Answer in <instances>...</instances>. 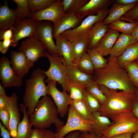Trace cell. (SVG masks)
<instances>
[{
  "mask_svg": "<svg viewBox=\"0 0 138 138\" xmlns=\"http://www.w3.org/2000/svg\"><path fill=\"white\" fill-rule=\"evenodd\" d=\"M117 58L109 57L104 67L95 70L94 81L99 85L114 90H133L134 87L126 71L118 64Z\"/></svg>",
  "mask_w": 138,
  "mask_h": 138,
  "instance_id": "cell-1",
  "label": "cell"
},
{
  "mask_svg": "<svg viewBox=\"0 0 138 138\" xmlns=\"http://www.w3.org/2000/svg\"><path fill=\"white\" fill-rule=\"evenodd\" d=\"M99 85L106 98V102L100 105L98 111L101 115L110 119L120 113L132 111L134 89L118 92L104 86Z\"/></svg>",
  "mask_w": 138,
  "mask_h": 138,
  "instance_id": "cell-2",
  "label": "cell"
},
{
  "mask_svg": "<svg viewBox=\"0 0 138 138\" xmlns=\"http://www.w3.org/2000/svg\"><path fill=\"white\" fill-rule=\"evenodd\" d=\"M59 115L54 101L48 95L39 100L34 112L29 116V121L34 128L47 129L53 124L57 128L64 125Z\"/></svg>",
  "mask_w": 138,
  "mask_h": 138,
  "instance_id": "cell-3",
  "label": "cell"
},
{
  "mask_svg": "<svg viewBox=\"0 0 138 138\" xmlns=\"http://www.w3.org/2000/svg\"><path fill=\"white\" fill-rule=\"evenodd\" d=\"M46 77L43 70L38 68L32 71L30 78L25 81L23 101L29 116L34 112L40 98L48 95V87L44 80Z\"/></svg>",
  "mask_w": 138,
  "mask_h": 138,
  "instance_id": "cell-4",
  "label": "cell"
},
{
  "mask_svg": "<svg viewBox=\"0 0 138 138\" xmlns=\"http://www.w3.org/2000/svg\"><path fill=\"white\" fill-rule=\"evenodd\" d=\"M111 125L101 138H110L120 134L138 132V119L132 111L123 112L112 117Z\"/></svg>",
  "mask_w": 138,
  "mask_h": 138,
  "instance_id": "cell-5",
  "label": "cell"
},
{
  "mask_svg": "<svg viewBox=\"0 0 138 138\" xmlns=\"http://www.w3.org/2000/svg\"><path fill=\"white\" fill-rule=\"evenodd\" d=\"M45 56L48 58L50 63L48 70H43L44 73L47 77L46 80H52L57 82L62 86L63 91L69 93L67 66L63 57L52 55L46 50Z\"/></svg>",
  "mask_w": 138,
  "mask_h": 138,
  "instance_id": "cell-6",
  "label": "cell"
},
{
  "mask_svg": "<svg viewBox=\"0 0 138 138\" xmlns=\"http://www.w3.org/2000/svg\"><path fill=\"white\" fill-rule=\"evenodd\" d=\"M109 12L108 8L103 10L95 15L88 16L83 20L81 24L76 28L67 30L61 35L64 38L73 42L89 36L90 30L96 23L103 21Z\"/></svg>",
  "mask_w": 138,
  "mask_h": 138,
  "instance_id": "cell-7",
  "label": "cell"
},
{
  "mask_svg": "<svg viewBox=\"0 0 138 138\" xmlns=\"http://www.w3.org/2000/svg\"><path fill=\"white\" fill-rule=\"evenodd\" d=\"M66 123L62 126L56 128L55 138H63L71 132L79 131L80 132L88 131L91 132L92 120H86L80 117L70 105L67 112Z\"/></svg>",
  "mask_w": 138,
  "mask_h": 138,
  "instance_id": "cell-8",
  "label": "cell"
},
{
  "mask_svg": "<svg viewBox=\"0 0 138 138\" xmlns=\"http://www.w3.org/2000/svg\"><path fill=\"white\" fill-rule=\"evenodd\" d=\"M53 25L51 22L45 21L38 22L35 37L39 40L45 47L46 50L54 56H60L53 39Z\"/></svg>",
  "mask_w": 138,
  "mask_h": 138,
  "instance_id": "cell-9",
  "label": "cell"
},
{
  "mask_svg": "<svg viewBox=\"0 0 138 138\" xmlns=\"http://www.w3.org/2000/svg\"><path fill=\"white\" fill-rule=\"evenodd\" d=\"M47 83L48 95L52 98L57 108L59 114L63 118L67 113L68 106L72 100L66 92L61 91L57 88V82L52 80H45Z\"/></svg>",
  "mask_w": 138,
  "mask_h": 138,
  "instance_id": "cell-10",
  "label": "cell"
},
{
  "mask_svg": "<svg viewBox=\"0 0 138 138\" xmlns=\"http://www.w3.org/2000/svg\"><path fill=\"white\" fill-rule=\"evenodd\" d=\"M18 50L34 63L40 58L45 57V47L41 41L34 37L22 41Z\"/></svg>",
  "mask_w": 138,
  "mask_h": 138,
  "instance_id": "cell-11",
  "label": "cell"
},
{
  "mask_svg": "<svg viewBox=\"0 0 138 138\" xmlns=\"http://www.w3.org/2000/svg\"><path fill=\"white\" fill-rule=\"evenodd\" d=\"M0 79L5 88L21 86L22 78L18 76L10 66V60L4 56L0 59Z\"/></svg>",
  "mask_w": 138,
  "mask_h": 138,
  "instance_id": "cell-12",
  "label": "cell"
},
{
  "mask_svg": "<svg viewBox=\"0 0 138 138\" xmlns=\"http://www.w3.org/2000/svg\"><path fill=\"white\" fill-rule=\"evenodd\" d=\"M62 0H57L50 6L41 11L32 13L31 17L38 22L43 20L56 24L66 15L64 13L62 3Z\"/></svg>",
  "mask_w": 138,
  "mask_h": 138,
  "instance_id": "cell-13",
  "label": "cell"
},
{
  "mask_svg": "<svg viewBox=\"0 0 138 138\" xmlns=\"http://www.w3.org/2000/svg\"><path fill=\"white\" fill-rule=\"evenodd\" d=\"M38 22L30 17L21 20L14 28L11 46L16 47L18 41L26 38L35 37Z\"/></svg>",
  "mask_w": 138,
  "mask_h": 138,
  "instance_id": "cell-14",
  "label": "cell"
},
{
  "mask_svg": "<svg viewBox=\"0 0 138 138\" xmlns=\"http://www.w3.org/2000/svg\"><path fill=\"white\" fill-rule=\"evenodd\" d=\"M18 95L15 92L7 97L10 115L9 131L11 137L13 138H15L16 136L18 125L21 120L20 109L18 105Z\"/></svg>",
  "mask_w": 138,
  "mask_h": 138,
  "instance_id": "cell-15",
  "label": "cell"
},
{
  "mask_svg": "<svg viewBox=\"0 0 138 138\" xmlns=\"http://www.w3.org/2000/svg\"><path fill=\"white\" fill-rule=\"evenodd\" d=\"M10 65L17 75L22 78L29 72L34 63L19 52L12 50L10 53Z\"/></svg>",
  "mask_w": 138,
  "mask_h": 138,
  "instance_id": "cell-16",
  "label": "cell"
},
{
  "mask_svg": "<svg viewBox=\"0 0 138 138\" xmlns=\"http://www.w3.org/2000/svg\"><path fill=\"white\" fill-rule=\"evenodd\" d=\"M76 12L66 15L55 25H53L52 34L55 39L64 32L75 29L83 21Z\"/></svg>",
  "mask_w": 138,
  "mask_h": 138,
  "instance_id": "cell-17",
  "label": "cell"
},
{
  "mask_svg": "<svg viewBox=\"0 0 138 138\" xmlns=\"http://www.w3.org/2000/svg\"><path fill=\"white\" fill-rule=\"evenodd\" d=\"M114 2L112 0H90L83 7L76 12L82 19L86 16L95 15L108 7Z\"/></svg>",
  "mask_w": 138,
  "mask_h": 138,
  "instance_id": "cell-18",
  "label": "cell"
},
{
  "mask_svg": "<svg viewBox=\"0 0 138 138\" xmlns=\"http://www.w3.org/2000/svg\"><path fill=\"white\" fill-rule=\"evenodd\" d=\"M22 20L10 8L7 0L0 7V31L14 28Z\"/></svg>",
  "mask_w": 138,
  "mask_h": 138,
  "instance_id": "cell-19",
  "label": "cell"
},
{
  "mask_svg": "<svg viewBox=\"0 0 138 138\" xmlns=\"http://www.w3.org/2000/svg\"><path fill=\"white\" fill-rule=\"evenodd\" d=\"M67 75L69 82L78 84L85 88L94 80V75L81 71L76 65L67 66Z\"/></svg>",
  "mask_w": 138,
  "mask_h": 138,
  "instance_id": "cell-20",
  "label": "cell"
},
{
  "mask_svg": "<svg viewBox=\"0 0 138 138\" xmlns=\"http://www.w3.org/2000/svg\"><path fill=\"white\" fill-rule=\"evenodd\" d=\"M120 34L119 32L109 28L95 49L103 56L110 55Z\"/></svg>",
  "mask_w": 138,
  "mask_h": 138,
  "instance_id": "cell-21",
  "label": "cell"
},
{
  "mask_svg": "<svg viewBox=\"0 0 138 138\" xmlns=\"http://www.w3.org/2000/svg\"><path fill=\"white\" fill-rule=\"evenodd\" d=\"M137 42L138 41L131 34H120L112 48L109 57L119 56L128 47Z\"/></svg>",
  "mask_w": 138,
  "mask_h": 138,
  "instance_id": "cell-22",
  "label": "cell"
},
{
  "mask_svg": "<svg viewBox=\"0 0 138 138\" xmlns=\"http://www.w3.org/2000/svg\"><path fill=\"white\" fill-rule=\"evenodd\" d=\"M109 28L103 21L95 23L91 29L89 35L87 49H95Z\"/></svg>",
  "mask_w": 138,
  "mask_h": 138,
  "instance_id": "cell-23",
  "label": "cell"
},
{
  "mask_svg": "<svg viewBox=\"0 0 138 138\" xmlns=\"http://www.w3.org/2000/svg\"><path fill=\"white\" fill-rule=\"evenodd\" d=\"M91 132L101 137L109 127L112 122L109 118L101 115L98 111L92 113Z\"/></svg>",
  "mask_w": 138,
  "mask_h": 138,
  "instance_id": "cell-24",
  "label": "cell"
},
{
  "mask_svg": "<svg viewBox=\"0 0 138 138\" xmlns=\"http://www.w3.org/2000/svg\"><path fill=\"white\" fill-rule=\"evenodd\" d=\"M56 45L60 55L64 59L67 66L75 65L72 52L71 42L61 35L56 39Z\"/></svg>",
  "mask_w": 138,
  "mask_h": 138,
  "instance_id": "cell-25",
  "label": "cell"
},
{
  "mask_svg": "<svg viewBox=\"0 0 138 138\" xmlns=\"http://www.w3.org/2000/svg\"><path fill=\"white\" fill-rule=\"evenodd\" d=\"M137 3H133L128 5H124L114 3L109 9V12L108 16L103 20V23L108 25L111 22L120 20L124 15L133 7Z\"/></svg>",
  "mask_w": 138,
  "mask_h": 138,
  "instance_id": "cell-26",
  "label": "cell"
},
{
  "mask_svg": "<svg viewBox=\"0 0 138 138\" xmlns=\"http://www.w3.org/2000/svg\"><path fill=\"white\" fill-rule=\"evenodd\" d=\"M19 105L23 113V117L18 124L17 134L15 138H29L33 131V126L30 121L27 108L23 103H20Z\"/></svg>",
  "mask_w": 138,
  "mask_h": 138,
  "instance_id": "cell-27",
  "label": "cell"
},
{
  "mask_svg": "<svg viewBox=\"0 0 138 138\" xmlns=\"http://www.w3.org/2000/svg\"><path fill=\"white\" fill-rule=\"evenodd\" d=\"M138 58V42L128 47L117 59L118 64L123 67L125 64L135 61Z\"/></svg>",
  "mask_w": 138,
  "mask_h": 138,
  "instance_id": "cell-28",
  "label": "cell"
},
{
  "mask_svg": "<svg viewBox=\"0 0 138 138\" xmlns=\"http://www.w3.org/2000/svg\"><path fill=\"white\" fill-rule=\"evenodd\" d=\"M89 41L88 36L75 42H71L72 52L75 65L84 54L86 52Z\"/></svg>",
  "mask_w": 138,
  "mask_h": 138,
  "instance_id": "cell-29",
  "label": "cell"
},
{
  "mask_svg": "<svg viewBox=\"0 0 138 138\" xmlns=\"http://www.w3.org/2000/svg\"><path fill=\"white\" fill-rule=\"evenodd\" d=\"M70 105L82 118L87 121L91 120L92 113L87 106L84 100H72Z\"/></svg>",
  "mask_w": 138,
  "mask_h": 138,
  "instance_id": "cell-30",
  "label": "cell"
},
{
  "mask_svg": "<svg viewBox=\"0 0 138 138\" xmlns=\"http://www.w3.org/2000/svg\"><path fill=\"white\" fill-rule=\"evenodd\" d=\"M137 24L136 22H127L119 20L111 22L107 25L110 29L121 32L122 33L131 34Z\"/></svg>",
  "mask_w": 138,
  "mask_h": 138,
  "instance_id": "cell-31",
  "label": "cell"
},
{
  "mask_svg": "<svg viewBox=\"0 0 138 138\" xmlns=\"http://www.w3.org/2000/svg\"><path fill=\"white\" fill-rule=\"evenodd\" d=\"M75 65L84 72L93 75L95 69L91 58L87 52L84 54Z\"/></svg>",
  "mask_w": 138,
  "mask_h": 138,
  "instance_id": "cell-32",
  "label": "cell"
},
{
  "mask_svg": "<svg viewBox=\"0 0 138 138\" xmlns=\"http://www.w3.org/2000/svg\"><path fill=\"white\" fill-rule=\"evenodd\" d=\"M89 0H62L63 9L66 14L76 12L85 5Z\"/></svg>",
  "mask_w": 138,
  "mask_h": 138,
  "instance_id": "cell-33",
  "label": "cell"
},
{
  "mask_svg": "<svg viewBox=\"0 0 138 138\" xmlns=\"http://www.w3.org/2000/svg\"><path fill=\"white\" fill-rule=\"evenodd\" d=\"M17 5L14 11L22 20L31 17L32 13L30 12L28 4V0H13Z\"/></svg>",
  "mask_w": 138,
  "mask_h": 138,
  "instance_id": "cell-34",
  "label": "cell"
},
{
  "mask_svg": "<svg viewBox=\"0 0 138 138\" xmlns=\"http://www.w3.org/2000/svg\"><path fill=\"white\" fill-rule=\"evenodd\" d=\"M86 52L91 58L95 70L103 68L107 63L108 60L105 58L95 49H87Z\"/></svg>",
  "mask_w": 138,
  "mask_h": 138,
  "instance_id": "cell-35",
  "label": "cell"
},
{
  "mask_svg": "<svg viewBox=\"0 0 138 138\" xmlns=\"http://www.w3.org/2000/svg\"><path fill=\"white\" fill-rule=\"evenodd\" d=\"M56 1V0H28V4L30 11L32 13L44 9Z\"/></svg>",
  "mask_w": 138,
  "mask_h": 138,
  "instance_id": "cell-36",
  "label": "cell"
},
{
  "mask_svg": "<svg viewBox=\"0 0 138 138\" xmlns=\"http://www.w3.org/2000/svg\"><path fill=\"white\" fill-rule=\"evenodd\" d=\"M85 90L95 97L100 105L105 103L106 98L102 93L98 85L93 80L85 87Z\"/></svg>",
  "mask_w": 138,
  "mask_h": 138,
  "instance_id": "cell-37",
  "label": "cell"
},
{
  "mask_svg": "<svg viewBox=\"0 0 138 138\" xmlns=\"http://www.w3.org/2000/svg\"><path fill=\"white\" fill-rule=\"evenodd\" d=\"M123 67L126 71L134 86L138 88V65L134 61L125 64Z\"/></svg>",
  "mask_w": 138,
  "mask_h": 138,
  "instance_id": "cell-38",
  "label": "cell"
},
{
  "mask_svg": "<svg viewBox=\"0 0 138 138\" xmlns=\"http://www.w3.org/2000/svg\"><path fill=\"white\" fill-rule=\"evenodd\" d=\"M70 96L72 100H84L85 90L82 87L70 82Z\"/></svg>",
  "mask_w": 138,
  "mask_h": 138,
  "instance_id": "cell-39",
  "label": "cell"
},
{
  "mask_svg": "<svg viewBox=\"0 0 138 138\" xmlns=\"http://www.w3.org/2000/svg\"><path fill=\"white\" fill-rule=\"evenodd\" d=\"M84 100L92 113L99 111L100 107V105L99 101L95 97L86 90Z\"/></svg>",
  "mask_w": 138,
  "mask_h": 138,
  "instance_id": "cell-40",
  "label": "cell"
},
{
  "mask_svg": "<svg viewBox=\"0 0 138 138\" xmlns=\"http://www.w3.org/2000/svg\"><path fill=\"white\" fill-rule=\"evenodd\" d=\"M29 138H55L54 132L49 130L34 128Z\"/></svg>",
  "mask_w": 138,
  "mask_h": 138,
  "instance_id": "cell-41",
  "label": "cell"
},
{
  "mask_svg": "<svg viewBox=\"0 0 138 138\" xmlns=\"http://www.w3.org/2000/svg\"><path fill=\"white\" fill-rule=\"evenodd\" d=\"M138 18V3L124 15L120 20L128 21L129 22H134Z\"/></svg>",
  "mask_w": 138,
  "mask_h": 138,
  "instance_id": "cell-42",
  "label": "cell"
},
{
  "mask_svg": "<svg viewBox=\"0 0 138 138\" xmlns=\"http://www.w3.org/2000/svg\"><path fill=\"white\" fill-rule=\"evenodd\" d=\"M0 119L3 126L9 131L10 115L8 108L0 110Z\"/></svg>",
  "mask_w": 138,
  "mask_h": 138,
  "instance_id": "cell-43",
  "label": "cell"
},
{
  "mask_svg": "<svg viewBox=\"0 0 138 138\" xmlns=\"http://www.w3.org/2000/svg\"><path fill=\"white\" fill-rule=\"evenodd\" d=\"M132 111L138 119V88L135 87L132 99Z\"/></svg>",
  "mask_w": 138,
  "mask_h": 138,
  "instance_id": "cell-44",
  "label": "cell"
},
{
  "mask_svg": "<svg viewBox=\"0 0 138 138\" xmlns=\"http://www.w3.org/2000/svg\"><path fill=\"white\" fill-rule=\"evenodd\" d=\"M13 29L14 28H11L0 31V40H12L13 35Z\"/></svg>",
  "mask_w": 138,
  "mask_h": 138,
  "instance_id": "cell-45",
  "label": "cell"
},
{
  "mask_svg": "<svg viewBox=\"0 0 138 138\" xmlns=\"http://www.w3.org/2000/svg\"><path fill=\"white\" fill-rule=\"evenodd\" d=\"M11 42L12 40L9 39L0 41V51L1 53L5 54L9 47L11 45Z\"/></svg>",
  "mask_w": 138,
  "mask_h": 138,
  "instance_id": "cell-46",
  "label": "cell"
},
{
  "mask_svg": "<svg viewBox=\"0 0 138 138\" xmlns=\"http://www.w3.org/2000/svg\"><path fill=\"white\" fill-rule=\"evenodd\" d=\"M7 97L6 95H0V110L8 108Z\"/></svg>",
  "mask_w": 138,
  "mask_h": 138,
  "instance_id": "cell-47",
  "label": "cell"
},
{
  "mask_svg": "<svg viewBox=\"0 0 138 138\" xmlns=\"http://www.w3.org/2000/svg\"><path fill=\"white\" fill-rule=\"evenodd\" d=\"M0 129L1 130V135L2 138H10V135L8 130L0 122Z\"/></svg>",
  "mask_w": 138,
  "mask_h": 138,
  "instance_id": "cell-48",
  "label": "cell"
},
{
  "mask_svg": "<svg viewBox=\"0 0 138 138\" xmlns=\"http://www.w3.org/2000/svg\"><path fill=\"white\" fill-rule=\"evenodd\" d=\"M78 138H101L92 132L86 131L81 132Z\"/></svg>",
  "mask_w": 138,
  "mask_h": 138,
  "instance_id": "cell-49",
  "label": "cell"
},
{
  "mask_svg": "<svg viewBox=\"0 0 138 138\" xmlns=\"http://www.w3.org/2000/svg\"><path fill=\"white\" fill-rule=\"evenodd\" d=\"M114 3L124 5H127L133 3H138V0H114Z\"/></svg>",
  "mask_w": 138,
  "mask_h": 138,
  "instance_id": "cell-50",
  "label": "cell"
},
{
  "mask_svg": "<svg viewBox=\"0 0 138 138\" xmlns=\"http://www.w3.org/2000/svg\"><path fill=\"white\" fill-rule=\"evenodd\" d=\"M133 134L132 133H127L117 134L110 138H132Z\"/></svg>",
  "mask_w": 138,
  "mask_h": 138,
  "instance_id": "cell-51",
  "label": "cell"
},
{
  "mask_svg": "<svg viewBox=\"0 0 138 138\" xmlns=\"http://www.w3.org/2000/svg\"><path fill=\"white\" fill-rule=\"evenodd\" d=\"M80 133L79 131H73L69 133L63 138H78Z\"/></svg>",
  "mask_w": 138,
  "mask_h": 138,
  "instance_id": "cell-52",
  "label": "cell"
},
{
  "mask_svg": "<svg viewBox=\"0 0 138 138\" xmlns=\"http://www.w3.org/2000/svg\"><path fill=\"white\" fill-rule=\"evenodd\" d=\"M131 34L135 39L138 41V24L134 28Z\"/></svg>",
  "mask_w": 138,
  "mask_h": 138,
  "instance_id": "cell-53",
  "label": "cell"
},
{
  "mask_svg": "<svg viewBox=\"0 0 138 138\" xmlns=\"http://www.w3.org/2000/svg\"><path fill=\"white\" fill-rule=\"evenodd\" d=\"M5 87L0 83V95H6Z\"/></svg>",
  "mask_w": 138,
  "mask_h": 138,
  "instance_id": "cell-54",
  "label": "cell"
},
{
  "mask_svg": "<svg viewBox=\"0 0 138 138\" xmlns=\"http://www.w3.org/2000/svg\"><path fill=\"white\" fill-rule=\"evenodd\" d=\"M132 137L135 138H138V132L133 134Z\"/></svg>",
  "mask_w": 138,
  "mask_h": 138,
  "instance_id": "cell-55",
  "label": "cell"
},
{
  "mask_svg": "<svg viewBox=\"0 0 138 138\" xmlns=\"http://www.w3.org/2000/svg\"><path fill=\"white\" fill-rule=\"evenodd\" d=\"M134 22H136L137 24H138V18L136 19Z\"/></svg>",
  "mask_w": 138,
  "mask_h": 138,
  "instance_id": "cell-56",
  "label": "cell"
},
{
  "mask_svg": "<svg viewBox=\"0 0 138 138\" xmlns=\"http://www.w3.org/2000/svg\"><path fill=\"white\" fill-rule=\"evenodd\" d=\"M136 63L138 65V59L135 61Z\"/></svg>",
  "mask_w": 138,
  "mask_h": 138,
  "instance_id": "cell-57",
  "label": "cell"
},
{
  "mask_svg": "<svg viewBox=\"0 0 138 138\" xmlns=\"http://www.w3.org/2000/svg\"><path fill=\"white\" fill-rule=\"evenodd\" d=\"M132 138H133V137H132Z\"/></svg>",
  "mask_w": 138,
  "mask_h": 138,
  "instance_id": "cell-58",
  "label": "cell"
}]
</instances>
